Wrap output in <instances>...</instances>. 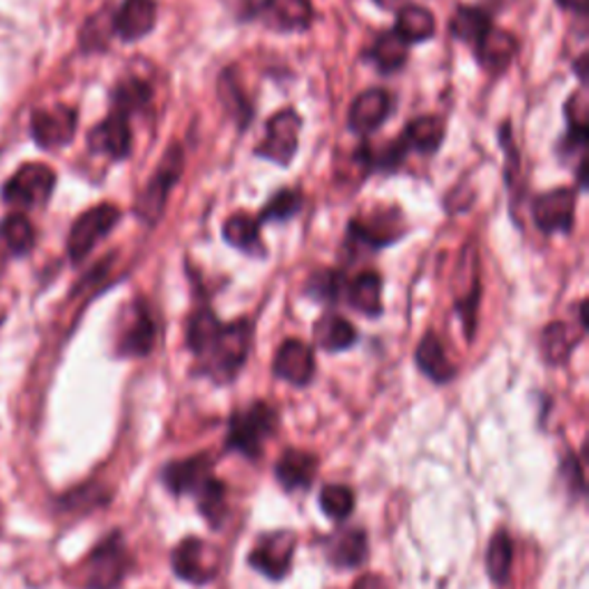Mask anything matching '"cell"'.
<instances>
[{"mask_svg":"<svg viewBox=\"0 0 589 589\" xmlns=\"http://www.w3.org/2000/svg\"><path fill=\"white\" fill-rule=\"evenodd\" d=\"M254 341V323L249 318H237L233 323H222L210 349L198 357L203 375L215 380L217 385L233 383L235 375L247 364Z\"/></svg>","mask_w":589,"mask_h":589,"instance_id":"6da1fadb","label":"cell"},{"mask_svg":"<svg viewBox=\"0 0 589 589\" xmlns=\"http://www.w3.org/2000/svg\"><path fill=\"white\" fill-rule=\"evenodd\" d=\"M279 414L265 401H256L245 410H235L228 420L226 449L247 459H258L265 442L274 435Z\"/></svg>","mask_w":589,"mask_h":589,"instance_id":"7a4b0ae2","label":"cell"},{"mask_svg":"<svg viewBox=\"0 0 589 589\" xmlns=\"http://www.w3.org/2000/svg\"><path fill=\"white\" fill-rule=\"evenodd\" d=\"M129 573V552L120 532L101 539L81 562L77 576L81 589H116Z\"/></svg>","mask_w":589,"mask_h":589,"instance_id":"3957f363","label":"cell"},{"mask_svg":"<svg viewBox=\"0 0 589 589\" xmlns=\"http://www.w3.org/2000/svg\"><path fill=\"white\" fill-rule=\"evenodd\" d=\"M185 170V153L178 144H173L161 164L157 166L153 180L146 185V189L138 194L136 198V205H134V213L136 217L141 219L144 224L153 226L161 219L164 210H166V203H168V196L173 192V187L178 185L180 176Z\"/></svg>","mask_w":589,"mask_h":589,"instance_id":"277c9868","label":"cell"},{"mask_svg":"<svg viewBox=\"0 0 589 589\" xmlns=\"http://www.w3.org/2000/svg\"><path fill=\"white\" fill-rule=\"evenodd\" d=\"M56 189V170L42 161L23 164L14 176L3 185V200L19 213L35 210L49 203Z\"/></svg>","mask_w":589,"mask_h":589,"instance_id":"5b68a950","label":"cell"},{"mask_svg":"<svg viewBox=\"0 0 589 589\" xmlns=\"http://www.w3.org/2000/svg\"><path fill=\"white\" fill-rule=\"evenodd\" d=\"M120 217H122L120 207L114 203H99L90 207V210H86L72 224V228H69V235H67L69 261H72L75 265L84 263L99 242L118 226Z\"/></svg>","mask_w":589,"mask_h":589,"instance_id":"8992f818","label":"cell"},{"mask_svg":"<svg viewBox=\"0 0 589 589\" xmlns=\"http://www.w3.org/2000/svg\"><path fill=\"white\" fill-rule=\"evenodd\" d=\"M170 567L176 576L189 585L213 582L222 571V550L210 541L187 537L170 556Z\"/></svg>","mask_w":589,"mask_h":589,"instance_id":"52a82bcc","label":"cell"},{"mask_svg":"<svg viewBox=\"0 0 589 589\" xmlns=\"http://www.w3.org/2000/svg\"><path fill=\"white\" fill-rule=\"evenodd\" d=\"M302 118L295 109H284L267 120L263 144L256 146L254 155L279 166H288L300 148Z\"/></svg>","mask_w":589,"mask_h":589,"instance_id":"ba28073f","label":"cell"},{"mask_svg":"<svg viewBox=\"0 0 589 589\" xmlns=\"http://www.w3.org/2000/svg\"><path fill=\"white\" fill-rule=\"evenodd\" d=\"M297 539L293 532H265L256 539L249 552V567L269 580H282L291 573Z\"/></svg>","mask_w":589,"mask_h":589,"instance_id":"9c48e42d","label":"cell"},{"mask_svg":"<svg viewBox=\"0 0 589 589\" xmlns=\"http://www.w3.org/2000/svg\"><path fill=\"white\" fill-rule=\"evenodd\" d=\"M79 127V114L72 107L58 104L53 109H38L30 116L32 141L45 150H56L72 144Z\"/></svg>","mask_w":589,"mask_h":589,"instance_id":"30bf717a","label":"cell"},{"mask_svg":"<svg viewBox=\"0 0 589 589\" xmlns=\"http://www.w3.org/2000/svg\"><path fill=\"white\" fill-rule=\"evenodd\" d=\"M399 210L394 213H375L371 217H360L349 224V242L353 249L380 252L405 235Z\"/></svg>","mask_w":589,"mask_h":589,"instance_id":"8fae6325","label":"cell"},{"mask_svg":"<svg viewBox=\"0 0 589 589\" xmlns=\"http://www.w3.org/2000/svg\"><path fill=\"white\" fill-rule=\"evenodd\" d=\"M576 200L573 187H558L532 200V219L541 233H571L576 224Z\"/></svg>","mask_w":589,"mask_h":589,"instance_id":"7c38bea8","label":"cell"},{"mask_svg":"<svg viewBox=\"0 0 589 589\" xmlns=\"http://www.w3.org/2000/svg\"><path fill=\"white\" fill-rule=\"evenodd\" d=\"M213 479H215V463L210 454H196L183 461H173L161 470L164 487L173 495L198 498Z\"/></svg>","mask_w":589,"mask_h":589,"instance_id":"4fadbf2b","label":"cell"},{"mask_svg":"<svg viewBox=\"0 0 589 589\" xmlns=\"http://www.w3.org/2000/svg\"><path fill=\"white\" fill-rule=\"evenodd\" d=\"M157 341V323L150 314V306L144 300H136L129 306V318L118 336L120 357H146L153 353Z\"/></svg>","mask_w":589,"mask_h":589,"instance_id":"5bb4252c","label":"cell"},{"mask_svg":"<svg viewBox=\"0 0 589 589\" xmlns=\"http://www.w3.org/2000/svg\"><path fill=\"white\" fill-rule=\"evenodd\" d=\"M274 375L295 387H306L316 375L314 349L302 338H286L274 355Z\"/></svg>","mask_w":589,"mask_h":589,"instance_id":"9a60e30c","label":"cell"},{"mask_svg":"<svg viewBox=\"0 0 589 589\" xmlns=\"http://www.w3.org/2000/svg\"><path fill=\"white\" fill-rule=\"evenodd\" d=\"M88 148L92 155L122 161L131 155V127L129 118L111 111L99 125L88 131Z\"/></svg>","mask_w":589,"mask_h":589,"instance_id":"2e32d148","label":"cell"},{"mask_svg":"<svg viewBox=\"0 0 589 589\" xmlns=\"http://www.w3.org/2000/svg\"><path fill=\"white\" fill-rule=\"evenodd\" d=\"M392 111V95L385 88H369L360 92L349 111V129L357 136L373 134L383 127Z\"/></svg>","mask_w":589,"mask_h":589,"instance_id":"e0dca14e","label":"cell"},{"mask_svg":"<svg viewBox=\"0 0 589 589\" xmlns=\"http://www.w3.org/2000/svg\"><path fill=\"white\" fill-rule=\"evenodd\" d=\"M157 3L155 0H122L114 12V35L122 42H138L155 30Z\"/></svg>","mask_w":589,"mask_h":589,"instance_id":"ac0fdd59","label":"cell"},{"mask_svg":"<svg viewBox=\"0 0 589 589\" xmlns=\"http://www.w3.org/2000/svg\"><path fill=\"white\" fill-rule=\"evenodd\" d=\"M258 14L272 30L282 32L306 30L314 23V6H311V0H263Z\"/></svg>","mask_w":589,"mask_h":589,"instance_id":"d6986e66","label":"cell"},{"mask_svg":"<svg viewBox=\"0 0 589 589\" xmlns=\"http://www.w3.org/2000/svg\"><path fill=\"white\" fill-rule=\"evenodd\" d=\"M516 53H518V40L509 30H500V28H491L474 47L477 62L481 65V69H487L489 75L507 72Z\"/></svg>","mask_w":589,"mask_h":589,"instance_id":"ffe728a7","label":"cell"},{"mask_svg":"<svg viewBox=\"0 0 589 589\" xmlns=\"http://www.w3.org/2000/svg\"><path fill=\"white\" fill-rule=\"evenodd\" d=\"M318 472V459L304 449H286L276 461L274 477L284 491H306Z\"/></svg>","mask_w":589,"mask_h":589,"instance_id":"44dd1931","label":"cell"},{"mask_svg":"<svg viewBox=\"0 0 589 589\" xmlns=\"http://www.w3.org/2000/svg\"><path fill=\"white\" fill-rule=\"evenodd\" d=\"M396 141L405 150V155L420 153L424 157H431L440 150V146L444 141V120L438 116L414 118L403 129V134L396 138Z\"/></svg>","mask_w":589,"mask_h":589,"instance_id":"7402d4cb","label":"cell"},{"mask_svg":"<svg viewBox=\"0 0 589 589\" xmlns=\"http://www.w3.org/2000/svg\"><path fill=\"white\" fill-rule=\"evenodd\" d=\"M369 539L362 528L341 530L327 539V560L334 569H357L366 562Z\"/></svg>","mask_w":589,"mask_h":589,"instance_id":"603a6c76","label":"cell"},{"mask_svg":"<svg viewBox=\"0 0 589 589\" xmlns=\"http://www.w3.org/2000/svg\"><path fill=\"white\" fill-rule=\"evenodd\" d=\"M345 302H349L355 311H360L366 318L383 316V276L373 269H366L357 274L353 282H349V293H345Z\"/></svg>","mask_w":589,"mask_h":589,"instance_id":"cb8c5ba5","label":"cell"},{"mask_svg":"<svg viewBox=\"0 0 589 589\" xmlns=\"http://www.w3.org/2000/svg\"><path fill=\"white\" fill-rule=\"evenodd\" d=\"M414 362H418L420 371L429 380H433L435 385H446L457 377V366L449 362V357L444 353V345L435 332L424 334V338L418 345V353H414Z\"/></svg>","mask_w":589,"mask_h":589,"instance_id":"d4e9b609","label":"cell"},{"mask_svg":"<svg viewBox=\"0 0 589 589\" xmlns=\"http://www.w3.org/2000/svg\"><path fill=\"white\" fill-rule=\"evenodd\" d=\"M222 235H224V239L228 242L233 249H237L242 254L254 256V258H265L267 256L265 245H263V239H261V224H258L256 217H252L247 213L230 215L224 222Z\"/></svg>","mask_w":589,"mask_h":589,"instance_id":"484cf974","label":"cell"},{"mask_svg":"<svg viewBox=\"0 0 589 589\" xmlns=\"http://www.w3.org/2000/svg\"><path fill=\"white\" fill-rule=\"evenodd\" d=\"M357 330L338 314H325L314 323V341L325 353H343L357 343Z\"/></svg>","mask_w":589,"mask_h":589,"instance_id":"4316f807","label":"cell"},{"mask_svg":"<svg viewBox=\"0 0 589 589\" xmlns=\"http://www.w3.org/2000/svg\"><path fill=\"white\" fill-rule=\"evenodd\" d=\"M394 32L408 47L429 42L435 35V17L422 6H403L396 14Z\"/></svg>","mask_w":589,"mask_h":589,"instance_id":"83f0119b","label":"cell"},{"mask_svg":"<svg viewBox=\"0 0 589 589\" xmlns=\"http://www.w3.org/2000/svg\"><path fill=\"white\" fill-rule=\"evenodd\" d=\"M408 53H410V47L399 38L394 30H390V32L377 35L366 56L375 65L380 75H394L408 62Z\"/></svg>","mask_w":589,"mask_h":589,"instance_id":"f1b7e54d","label":"cell"},{"mask_svg":"<svg viewBox=\"0 0 589 589\" xmlns=\"http://www.w3.org/2000/svg\"><path fill=\"white\" fill-rule=\"evenodd\" d=\"M153 97H155V90L148 81L136 79V77L122 79L111 92V104H114L111 111L125 118H131L134 114L146 111L153 104Z\"/></svg>","mask_w":589,"mask_h":589,"instance_id":"f546056e","label":"cell"},{"mask_svg":"<svg viewBox=\"0 0 589 589\" xmlns=\"http://www.w3.org/2000/svg\"><path fill=\"white\" fill-rule=\"evenodd\" d=\"M304 293L314 302L336 306L345 300V293H349V279H345L341 269H318L308 276Z\"/></svg>","mask_w":589,"mask_h":589,"instance_id":"4dcf8cb0","label":"cell"},{"mask_svg":"<svg viewBox=\"0 0 589 589\" xmlns=\"http://www.w3.org/2000/svg\"><path fill=\"white\" fill-rule=\"evenodd\" d=\"M493 28L491 14L481 8H472V6H461L452 21H449V30L457 40L470 45L472 49L479 45V40Z\"/></svg>","mask_w":589,"mask_h":589,"instance_id":"1f68e13d","label":"cell"},{"mask_svg":"<svg viewBox=\"0 0 589 589\" xmlns=\"http://www.w3.org/2000/svg\"><path fill=\"white\" fill-rule=\"evenodd\" d=\"M35 226L23 213H10L0 219V242H3L10 256H26L35 247Z\"/></svg>","mask_w":589,"mask_h":589,"instance_id":"d6a6232c","label":"cell"},{"mask_svg":"<svg viewBox=\"0 0 589 589\" xmlns=\"http://www.w3.org/2000/svg\"><path fill=\"white\" fill-rule=\"evenodd\" d=\"M222 323L215 316V311L210 306H198L194 314L189 316L187 323V349L192 351V355L198 360L203 357V353L210 349L213 338L217 336Z\"/></svg>","mask_w":589,"mask_h":589,"instance_id":"836d02e7","label":"cell"},{"mask_svg":"<svg viewBox=\"0 0 589 589\" xmlns=\"http://www.w3.org/2000/svg\"><path fill=\"white\" fill-rule=\"evenodd\" d=\"M578 338H573L567 323H550L541 334V353L548 364H565L573 353Z\"/></svg>","mask_w":589,"mask_h":589,"instance_id":"e575fe53","label":"cell"},{"mask_svg":"<svg viewBox=\"0 0 589 589\" xmlns=\"http://www.w3.org/2000/svg\"><path fill=\"white\" fill-rule=\"evenodd\" d=\"M302 205H304L302 189H279L265 203V207L258 215V224L263 226L267 222H276V224L291 222L293 217L300 215Z\"/></svg>","mask_w":589,"mask_h":589,"instance_id":"d590c367","label":"cell"},{"mask_svg":"<svg viewBox=\"0 0 589 589\" xmlns=\"http://www.w3.org/2000/svg\"><path fill=\"white\" fill-rule=\"evenodd\" d=\"M511 565H513V543L504 530L495 532L489 552H487V569L489 576L495 585H504L511 576Z\"/></svg>","mask_w":589,"mask_h":589,"instance_id":"8d00e7d4","label":"cell"},{"mask_svg":"<svg viewBox=\"0 0 589 589\" xmlns=\"http://www.w3.org/2000/svg\"><path fill=\"white\" fill-rule=\"evenodd\" d=\"M196 504H198L200 516L207 521V526L215 528V530L222 528L224 518H226V511H228L226 483L215 477L210 483H207L205 491L196 498Z\"/></svg>","mask_w":589,"mask_h":589,"instance_id":"74e56055","label":"cell"},{"mask_svg":"<svg viewBox=\"0 0 589 589\" xmlns=\"http://www.w3.org/2000/svg\"><path fill=\"white\" fill-rule=\"evenodd\" d=\"M219 97H222L226 111L237 120L242 129H245L254 116V109H252L249 99L242 95V88L237 86V81L230 79V69H226V72L219 77Z\"/></svg>","mask_w":589,"mask_h":589,"instance_id":"f35d334b","label":"cell"},{"mask_svg":"<svg viewBox=\"0 0 589 589\" xmlns=\"http://www.w3.org/2000/svg\"><path fill=\"white\" fill-rule=\"evenodd\" d=\"M321 509L330 521H345L355 511V493L343 483H330L321 491Z\"/></svg>","mask_w":589,"mask_h":589,"instance_id":"ab89813d","label":"cell"},{"mask_svg":"<svg viewBox=\"0 0 589 589\" xmlns=\"http://www.w3.org/2000/svg\"><path fill=\"white\" fill-rule=\"evenodd\" d=\"M114 35V14L99 12L90 17L81 30V49L84 51H104Z\"/></svg>","mask_w":589,"mask_h":589,"instance_id":"60d3db41","label":"cell"},{"mask_svg":"<svg viewBox=\"0 0 589 589\" xmlns=\"http://www.w3.org/2000/svg\"><path fill=\"white\" fill-rule=\"evenodd\" d=\"M562 477H565V481H567L571 498H580V495L585 493L582 468H580V463H578V459H576L573 454L565 459V463H562Z\"/></svg>","mask_w":589,"mask_h":589,"instance_id":"b9f144b4","label":"cell"},{"mask_svg":"<svg viewBox=\"0 0 589 589\" xmlns=\"http://www.w3.org/2000/svg\"><path fill=\"white\" fill-rule=\"evenodd\" d=\"M353 589H390L387 580L383 576H375V573H366L362 578L355 580Z\"/></svg>","mask_w":589,"mask_h":589,"instance_id":"7bdbcfd3","label":"cell"},{"mask_svg":"<svg viewBox=\"0 0 589 589\" xmlns=\"http://www.w3.org/2000/svg\"><path fill=\"white\" fill-rule=\"evenodd\" d=\"M558 6L565 8V10L578 12V14L587 12V0H558Z\"/></svg>","mask_w":589,"mask_h":589,"instance_id":"ee69618b","label":"cell"},{"mask_svg":"<svg viewBox=\"0 0 589 589\" xmlns=\"http://www.w3.org/2000/svg\"><path fill=\"white\" fill-rule=\"evenodd\" d=\"M587 53H582L578 60H576V72H578V77H580V81H582V88L587 86Z\"/></svg>","mask_w":589,"mask_h":589,"instance_id":"f6af8a7d","label":"cell"},{"mask_svg":"<svg viewBox=\"0 0 589 589\" xmlns=\"http://www.w3.org/2000/svg\"><path fill=\"white\" fill-rule=\"evenodd\" d=\"M373 3L377 8H383V10H394V8H399L403 3V0H373Z\"/></svg>","mask_w":589,"mask_h":589,"instance_id":"bcb514c9","label":"cell"},{"mask_svg":"<svg viewBox=\"0 0 589 589\" xmlns=\"http://www.w3.org/2000/svg\"><path fill=\"white\" fill-rule=\"evenodd\" d=\"M0 272H3V258H0Z\"/></svg>","mask_w":589,"mask_h":589,"instance_id":"7dc6e473","label":"cell"}]
</instances>
